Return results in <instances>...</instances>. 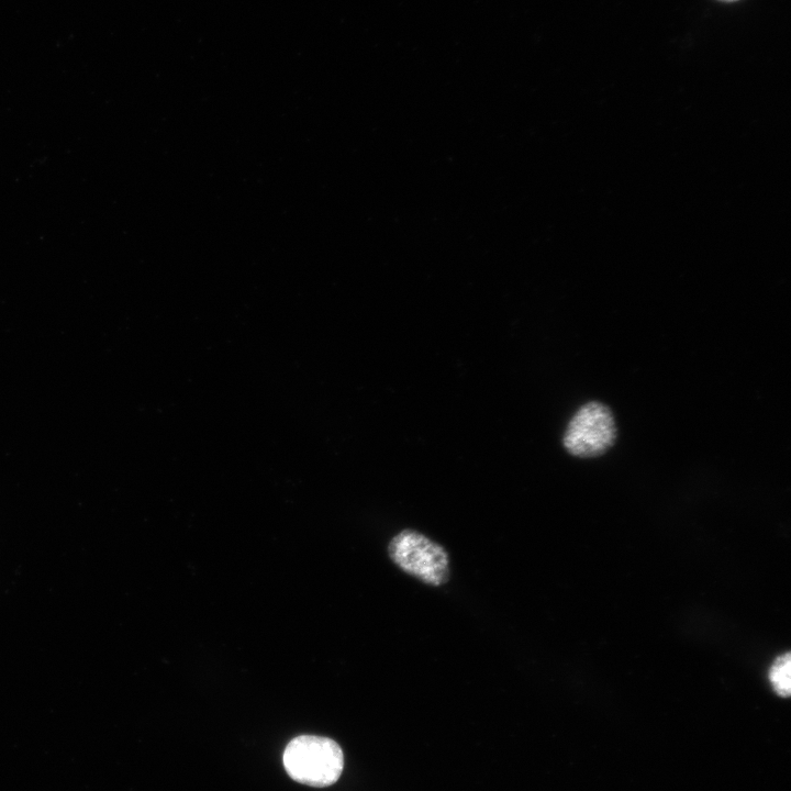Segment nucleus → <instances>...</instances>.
I'll return each mask as SVG.
<instances>
[{"instance_id":"obj_1","label":"nucleus","mask_w":791,"mask_h":791,"mask_svg":"<svg viewBox=\"0 0 791 791\" xmlns=\"http://www.w3.org/2000/svg\"><path fill=\"white\" fill-rule=\"evenodd\" d=\"M282 761L294 781L315 788L335 783L344 768L339 745L327 737L301 735L288 743Z\"/></svg>"},{"instance_id":"obj_2","label":"nucleus","mask_w":791,"mask_h":791,"mask_svg":"<svg viewBox=\"0 0 791 791\" xmlns=\"http://www.w3.org/2000/svg\"><path fill=\"white\" fill-rule=\"evenodd\" d=\"M388 554L400 569L426 584L442 586L449 578L445 548L416 531L408 528L393 536Z\"/></svg>"},{"instance_id":"obj_3","label":"nucleus","mask_w":791,"mask_h":791,"mask_svg":"<svg viewBox=\"0 0 791 791\" xmlns=\"http://www.w3.org/2000/svg\"><path fill=\"white\" fill-rule=\"evenodd\" d=\"M617 426L611 409L599 401L581 405L567 424L564 448L578 458H594L616 442Z\"/></svg>"},{"instance_id":"obj_4","label":"nucleus","mask_w":791,"mask_h":791,"mask_svg":"<svg viewBox=\"0 0 791 791\" xmlns=\"http://www.w3.org/2000/svg\"><path fill=\"white\" fill-rule=\"evenodd\" d=\"M790 653L779 656L772 664L769 671L770 682L780 697H789L791 680H790Z\"/></svg>"},{"instance_id":"obj_5","label":"nucleus","mask_w":791,"mask_h":791,"mask_svg":"<svg viewBox=\"0 0 791 791\" xmlns=\"http://www.w3.org/2000/svg\"><path fill=\"white\" fill-rule=\"evenodd\" d=\"M722 1H727V2H731V1H737V0H722Z\"/></svg>"}]
</instances>
